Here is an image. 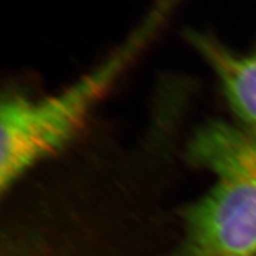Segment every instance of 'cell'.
<instances>
[{
  "mask_svg": "<svg viewBox=\"0 0 256 256\" xmlns=\"http://www.w3.org/2000/svg\"><path fill=\"white\" fill-rule=\"evenodd\" d=\"M186 38L215 72L243 130L256 139V50L236 54L216 38L200 32H188Z\"/></svg>",
  "mask_w": 256,
  "mask_h": 256,
  "instance_id": "3",
  "label": "cell"
},
{
  "mask_svg": "<svg viewBox=\"0 0 256 256\" xmlns=\"http://www.w3.org/2000/svg\"><path fill=\"white\" fill-rule=\"evenodd\" d=\"M188 154L215 184L180 211L178 238L162 256H256V139L214 121L194 133Z\"/></svg>",
  "mask_w": 256,
  "mask_h": 256,
  "instance_id": "1",
  "label": "cell"
},
{
  "mask_svg": "<svg viewBox=\"0 0 256 256\" xmlns=\"http://www.w3.org/2000/svg\"><path fill=\"white\" fill-rule=\"evenodd\" d=\"M162 16L153 14L110 58L57 95L40 100L12 96L0 112V188L4 192L28 168L68 144L94 106L132 62Z\"/></svg>",
  "mask_w": 256,
  "mask_h": 256,
  "instance_id": "2",
  "label": "cell"
}]
</instances>
